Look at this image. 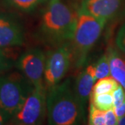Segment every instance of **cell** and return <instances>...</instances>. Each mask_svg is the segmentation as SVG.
I'll list each match as a JSON object with an SVG mask.
<instances>
[{
    "label": "cell",
    "mask_w": 125,
    "mask_h": 125,
    "mask_svg": "<svg viewBox=\"0 0 125 125\" xmlns=\"http://www.w3.org/2000/svg\"><path fill=\"white\" fill-rule=\"evenodd\" d=\"M48 90L47 115L49 125H74L85 122V113L76 99L70 79Z\"/></svg>",
    "instance_id": "6da1fadb"
},
{
    "label": "cell",
    "mask_w": 125,
    "mask_h": 125,
    "mask_svg": "<svg viewBox=\"0 0 125 125\" xmlns=\"http://www.w3.org/2000/svg\"><path fill=\"white\" fill-rule=\"evenodd\" d=\"M78 10L62 0H49L41 16L39 30L42 38L54 44L65 43L73 38Z\"/></svg>",
    "instance_id": "7a4b0ae2"
},
{
    "label": "cell",
    "mask_w": 125,
    "mask_h": 125,
    "mask_svg": "<svg viewBox=\"0 0 125 125\" xmlns=\"http://www.w3.org/2000/svg\"><path fill=\"white\" fill-rule=\"evenodd\" d=\"M106 23L80 8L78 9L76 28L70 46L72 61L76 67L84 65L88 54L99 40Z\"/></svg>",
    "instance_id": "3957f363"
},
{
    "label": "cell",
    "mask_w": 125,
    "mask_h": 125,
    "mask_svg": "<svg viewBox=\"0 0 125 125\" xmlns=\"http://www.w3.org/2000/svg\"><path fill=\"white\" fill-rule=\"evenodd\" d=\"M33 89V85L22 73L0 75V111L6 122L21 109Z\"/></svg>",
    "instance_id": "277c9868"
},
{
    "label": "cell",
    "mask_w": 125,
    "mask_h": 125,
    "mask_svg": "<svg viewBox=\"0 0 125 125\" xmlns=\"http://www.w3.org/2000/svg\"><path fill=\"white\" fill-rule=\"evenodd\" d=\"M72 61L71 47L67 42L49 52L45 59L43 78L46 89L61 82L68 72Z\"/></svg>",
    "instance_id": "5b68a950"
},
{
    "label": "cell",
    "mask_w": 125,
    "mask_h": 125,
    "mask_svg": "<svg viewBox=\"0 0 125 125\" xmlns=\"http://www.w3.org/2000/svg\"><path fill=\"white\" fill-rule=\"evenodd\" d=\"M47 114V94L45 87L34 88L21 109L11 119L13 124L40 125Z\"/></svg>",
    "instance_id": "8992f818"
},
{
    "label": "cell",
    "mask_w": 125,
    "mask_h": 125,
    "mask_svg": "<svg viewBox=\"0 0 125 125\" xmlns=\"http://www.w3.org/2000/svg\"><path fill=\"white\" fill-rule=\"evenodd\" d=\"M46 56L39 48L28 49L21 54L16 61V66L34 88L45 87L43 78Z\"/></svg>",
    "instance_id": "52a82bcc"
},
{
    "label": "cell",
    "mask_w": 125,
    "mask_h": 125,
    "mask_svg": "<svg viewBox=\"0 0 125 125\" xmlns=\"http://www.w3.org/2000/svg\"><path fill=\"white\" fill-rule=\"evenodd\" d=\"M123 4L124 0H83L80 9L107 22L118 15Z\"/></svg>",
    "instance_id": "ba28073f"
},
{
    "label": "cell",
    "mask_w": 125,
    "mask_h": 125,
    "mask_svg": "<svg viewBox=\"0 0 125 125\" xmlns=\"http://www.w3.org/2000/svg\"><path fill=\"white\" fill-rule=\"evenodd\" d=\"M24 39L21 24L11 16L0 15V47H19Z\"/></svg>",
    "instance_id": "9c48e42d"
},
{
    "label": "cell",
    "mask_w": 125,
    "mask_h": 125,
    "mask_svg": "<svg viewBox=\"0 0 125 125\" xmlns=\"http://www.w3.org/2000/svg\"><path fill=\"white\" fill-rule=\"evenodd\" d=\"M97 80L94 74L93 64L90 65L76 77L73 90L76 99L80 105L81 109L85 113V106L89 100L95 81Z\"/></svg>",
    "instance_id": "30bf717a"
},
{
    "label": "cell",
    "mask_w": 125,
    "mask_h": 125,
    "mask_svg": "<svg viewBox=\"0 0 125 125\" xmlns=\"http://www.w3.org/2000/svg\"><path fill=\"white\" fill-rule=\"evenodd\" d=\"M111 75L125 90V58L115 49L108 54Z\"/></svg>",
    "instance_id": "8fae6325"
},
{
    "label": "cell",
    "mask_w": 125,
    "mask_h": 125,
    "mask_svg": "<svg viewBox=\"0 0 125 125\" xmlns=\"http://www.w3.org/2000/svg\"><path fill=\"white\" fill-rule=\"evenodd\" d=\"M15 47H0V74L11 69L18 58Z\"/></svg>",
    "instance_id": "7c38bea8"
},
{
    "label": "cell",
    "mask_w": 125,
    "mask_h": 125,
    "mask_svg": "<svg viewBox=\"0 0 125 125\" xmlns=\"http://www.w3.org/2000/svg\"><path fill=\"white\" fill-rule=\"evenodd\" d=\"M119 85L118 82L112 76H108L99 79L94 83L91 94H98L104 93H112Z\"/></svg>",
    "instance_id": "4fadbf2b"
},
{
    "label": "cell",
    "mask_w": 125,
    "mask_h": 125,
    "mask_svg": "<svg viewBox=\"0 0 125 125\" xmlns=\"http://www.w3.org/2000/svg\"><path fill=\"white\" fill-rule=\"evenodd\" d=\"M9 6L23 13H31L46 0H4Z\"/></svg>",
    "instance_id": "5bb4252c"
},
{
    "label": "cell",
    "mask_w": 125,
    "mask_h": 125,
    "mask_svg": "<svg viewBox=\"0 0 125 125\" xmlns=\"http://www.w3.org/2000/svg\"><path fill=\"white\" fill-rule=\"evenodd\" d=\"M89 100L90 102L92 103L97 108L103 111H106L113 108V98L112 93L90 94Z\"/></svg>",
    "instance_id": "9a60e30c"
},
{
    "label": "cell",
    "mask_w": 125,
    "mask_h": 125,
    "mask_svg": "<svg viewBox=\"0 0 125 125\" xmlns=\"http://www.w3.org/2000/svg\"><path fill=\"white\" fill-rule=\"evenodd\" d=\"M95 77L97 79H99L106 76L111 75L110 63L108 54L103 55L97 61V62L93 64Z\"/></svg>",
    "instance_id": "2e32d148"
},
{
    "label": "cell",
    "mask_w": 125,
    "mask_h": 125,
    "mask_svg": "<svg viewBox=\"0 0 125 125\" xmlns=\"http://www.w3.org/2000/svg\"><path fill=\"white\" fill-rule=\"evenodd\" d=\"M105 111H101L95 107L92 103L90 102L88 125H105L104 118Z\"/></svg>",
    "instance_id": "e0dca14e"
},
{
    "label": "cell",
    "mask_w": 125,
    "mask_h": 125,
    "mask_svg": "<svg viewBox=\"0 0 125 125\" xmlns=\"http://www.w3.org/2000/svg\"><path fill=\"white\" fill-rule=\"evenodd\" d=\"M112 95L113 98V107H117L125 100V90L122 85H119L112 93Z\"/></svg>",
    "instance_id": "ac0fdd59"
},
{
    "label": "cell",
    "mask_w": 125,
    "mask_h": 125,
    "mask_svg": "<svg viewBox=\"0 0 125 125\" xmlns=\"http://www.w3.org/2000/svg\"><path fill=\"white\" fill-rule=\"evenodd\" d=\"M115 41L117 47L125 55V23L117 32Z\"/></svg>",
    "instance_id": "d6986e66"
},
{
    "label": "cell",
    "mask_w": 125,
    "mask_h": 125,
    "mask_svg": "<svg viewBox=\"0 0 125 125\" xmlns=\"http://www.w3.org/2000/svg\"><path fill=\"white\" fill-rule=\"evenodd\" d=\"M105 118V125H117V117L116 116L113 108H111L105 111L104 115Z\"/></svg>",
    "instance_id": "ffe728a7"
},
{
    "label": "cell",
    "mask_w": 125,
    "mask_h": 125,
    "mask_svg": "<svg viewBox=\"0 0 125 125\" xmlns=\"http://www.w3.org/2000/svg\"><path fill=\"white\" fill-rule=\"evenodd\" d=\"M113 111L115 112L117 118L125 115V100L120 106L117 107H113Z\"/></svg>",
    "instance_id": "44dd1931"
},
{
    "label": "cell",
    "mask_w": 125,
    "mask_h": 125,
    "mask_svg": "<svg viewBox=\"0 0 125 125\" xmlns=\"http://www.w3.org/2000/svg\"><path fill=\"white\" fill-rule=\"evenodd\" d=\"M117 125H125V115L118 118V120H117Z\"/></svg>",
    "instance_id": "7402d4cb"
},
{
    "label": "cell",
    "mask_w": 125,
    "mask_h": 125,
    "mask_svg": "<svg viewBox=\"0 0 125 125\" xmlns=\"http://www.w3.org/2000/svg\"><path fill=\"white\" fill-rule=\"evenodd\" d=\"M5 122H6V121H5L4 118V117H3V115H2L1 113V111H0V125L4 124Z\"/></svg>",
    "instance_id": "603a6c76"
}]
</instances>
